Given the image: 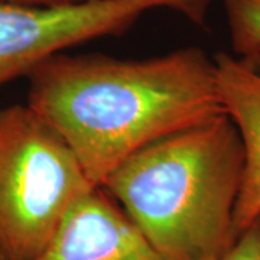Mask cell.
Here are the masks:
<instances>
[{
    "instance_id": "obj_1",
    "label": "cell",
    "mask_w": 260,
    "mask_h": 260,
    "mask_svg": "<svg viewBox=\"0 0 260 260\" xmlns=\"http://www.w3.org/2000/svg\"><path fill=\"white\" fill-rule=\"evenodd\" d=\"M26 78V104L64 138L91 186L139 149L225 113L214 59L198 47L143 59L59 52Z\"/></svg>"
},
{
    "instance_id": "obj_2",
    "label": "cell",
    "mask_w": 260,
    "mask_h": 260,
    "mask_svg": "<svg viewBox=\"0 0 260 260\" xmlns=\"http://www.w3.org/2000/svg\"><path fill=\"white\" fill-rule=\"evenodd\" d=\"M244 149L227 113L139 149L102 188L164 260H220L237 237Z\"/></svg>"
},
{
    "instance_id": "obj_3",
    "label": "cell",
    "mask_w": 260,
    "mask_h": 260,
    "mask_svg": "<svg viewBox=\"0 0 260 260\" xmlns=\"http://www.w3.org/2000/svg\"><path fill=\"white\" fill-rule=\"evenodd\" d=\"M90 185L64 138L28 104L0 110V260H34Z\"/></svg>"
},
{
    "instance_id": "obj_4",
    "label": "cell",
    "mask_w": 260,
    "mask_h": 260,
    "mask_svg": "<svg viewBox=\"0 0 260 260\" xmlns=\"http://www.w3.org/2000/svg\"><path fill=\"white\" fill-rule=\"evenodd\" d=\"M211 0H93L64 8L0 3V87L49 56L80 44L119 37L142 16L172 10L203 23Z\"/></svg>"
},
{
    "instance_id": "obj_5",
    "label": "cell",
    "mask_w": 260,
    "mask_h": 260,
    "mask_svg": "<svg viewBox=\"0 0 260 260\" xmlns=\"http://www.w3.org/2000/svg\"><path fill=\"white\" fill-rule=\"evenodd\" d=\"M34 260H164L102 186L70 207Z\"/></svg>"
},
{
    "instance_id": "obj_6",
    "label": "cell",
    "mask_w": 260,
    "mask_h": 260,
    "mask_svg": "<svg viewBox=\"0 0 260 260\" xmlns=\"http://www.w3.org/2000/svg\"><path fill=\"white\" fill-rule=\"evenodd\" d=\"M218 93L244 149L242 185L234 207L233 229L239 239L260 217V68L259 61L218 54L213 58Z\"/></svg>"
},
{
    "instance_id": "obj_7",
    "label": "cell",
    "mask_w": 260,
    "mask_h": 260,
    "mask_svg": "<svg viewBox=\"0 0 260 260\" xmlns=\"http://www.w3.org/2000/svg\"><path fill=\"white\" fill-rule=\"evenodd\" d=\"M233 51L260 61V0H223Z\"/></svg>"
},
{
    "instance_id": "obj_8",
    "label": "cell",
    "mask_w": 260,
    "mask_h": 260,
    "mask_svg": "<svg viewBox=\"0 0 260 260\" xmlns=\"http://www.w3.org/2000/svg\"><path fill=\"white\" fill-rule=\"evenodd\" d=\"M220 260H260V217L239 236Z\"/></svg>"
},
{
    "instance_id": "obj_9",
    "label": "cell",
    "mask_w": 260,
    "mask_h": 260,
    "mask_svg": "<svg viewBox=\"0 0 260 260\" xmlns=\"http://www.w3.org/2000/svg\"><path fill=\"white\" fill-rule=\"evenodd\" d=\"M88 2L93 0H0V3L5 5H18L28 8H64V6H74Z\"/></svg>"
}]
</instances>
